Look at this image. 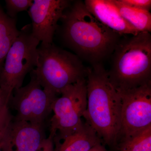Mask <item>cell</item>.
Segmentation results:
<instances>
[{
	"label": "cell",
	"instance_id": "22",
	"mask_svg": "<svg viewBox=\"0 0 151 151\" xmlns=\"http://www.w3.org/2000/svg\"><path fill=\"white\" fill-rule=\"evenodd\" d=\"M0 151H2L1 150V149H0Z\"/></svg>",
	"mask_w": 151,
	"mask_h": 151
},
{
	"label": "cell",
	"instance_id": "3",
	"mask_svg": "<svg viewBox=\"0 0 151 151\" xmlns=\"http://www.w3.org/2000/svg\"><path fill=\"white\" fill-rule=\"evenodd\" d=\"M108 71L111 83L119 92L151 83V35L142 32L121 37L111 55Z\"/></svg>",
	"mask_w": 151,
	"mask_h": 151
},
{
	"label": "cell",
	"instance_id": "17",
	"mask_svg": "<svg viewBox=\"0 0 151 151\" xmlns=\"http://www.w3.org/2000/svg\"><path fill=\"white\" fill-rule=\"evenodd\" d=\"M13 118L14 116L10 112L9 105H5L0 108V149L1 150L7 131Z\"/></svg>",
	"mask_w": 151,
	"mask_h": 151
},
{
	"label": "cell",
	"instance_id": "6",
	"mask_svg": "<svg viewBox=\"0 0 151 151\" xmlns=\"http://www.w3.org/2000/svg\"><path fill=\"white\" fill-rule=\"evenodd\" d=\"M60 94L52 105L54 115L50 120V136L54 138L58 132L63 140L83 124L81 118L87 107L86 78L67 86Z\"/></svg>",
	"mask_w": 151,
	"mask_h": 151
},
{
	"label": "cell",
	"instance_id": "21",
	"mask_svg": "<svg viewBox=\"0 0 151 151\" xmlns=\"http://www.w3.org/2000/svg\"><path fill=\"white\" fill-rule=\"evenodd\" d=\"M89 151H107L101 144H98Z\"/></svg>",
	"mask_w": 151,
	"mask_h": 151
},
{
	"label": "cell",
	"instance_id": "14",
	"mask_svg": "<svg viewBox=\"0 0 151 151\" xmlns=\"http://www.w3.org/2000/svg\"><path fill=\"white\" fill-rule=\"evenodd\" d=\"M124 19L139 32H151V14L149 11L124 5L119 0H113Z\"/></svg>",
	"mask_w": 151,
	"mask_h": 151
},
{
	"label": "cell",
	"instance_id": "13",
	"mask_svg": "<svg viewBox=\"0 0 151 151\" xmlns=\"http://www.w3.org/2000/svg\"><path fill=\"white\" fill-rule=\"evenodd\" d=\"M19 34L16 19L9 17L0 4V73L7 54Z\"/></svg>",
	"mask_w": 151,
	"mask_h": 151
},
{
	"label": "cell",
	"instance_id": "7",
	"mask_svg": "<svg viewBox=\"0 0 151 151\" xmlns=\"http://www.w3.org/2000/svg\"><path fill=\"white\" fill-rule=\"evenodd\" d=\"M119 92L122 110L118 145L151 126V83Z\"/></svg>",
	"mask_w": 151,
	"mask_h": 151
},
{
	"label": "cell",
	"instance_id": "19",
	"mask_svg": "<svg viewBox=\"0 0 151 151\" xmlns=\"http://www.w3.org/2000/svg\"><path fill=\"white\" fill-rule=\"evenodd\" d=\"M54 138L50 136L46 138L37 151H55L53 144Z\"/></svg>",
	"mask_w": 151,
	"mask_h": 151
},
{
	"label": "cell",
	"instance_id": "18",
	"mask_svg": "<svg viewBox=\"0 0 151 151\" xmlns=\"http://www.w3.org/2000/svg\"><path fill=\"white\" fill-rule=\"evenodd\" d=\"M124 5L138 9L150 12L151 8V0H119Z\"/></svg>",
	"mask_w": 151,
	"mask_h": 151
},
{
	"label": "cell",
	"instance_id": "8",
	"mask_svg": "<svg viewBox=\"0 0 151 151\" xmlns=\"http://www.w3.org/2000/svg\"><path fill=\"white\" fill-rule=\"evenodd\" d=\"M30 76L28 84L14 90L9 105L17 112L14 120L43 124L57 97L42 87L32 70Z\"/></svg>",
	"mask_w": 151,
	"mask_h": 151
},
{
	"label": "cell",
	"instance_id": "2",
	"mask_svg": "<svg viewBox=\"0 0 151 151\" xmlns=\"http://www.w3.org/2000/svg\"><path fill=\"white\" fill-rule=\"evenodd\" d=\"M87 107L84 116L105 144L118 143L122 101L102 63L88 68L86 77Z\"/></svg>",
	"mask_w": 151,
	"mask_h": 151
},
{
	"label": "cell",
	"instance_id": "1",
	"mask_svg": "<svg viewBox=\"0 0 151 151\" xmlns=\"http://www.w3.org/2000/svg\"><path fill=\"white\" fill-rule=\"evenodd\" d=\"M60 21L63 43L91 65L111 56L122 36L97 20L81 0L71 1Z\"/></svg>",
	"mask_w": 151,
	"mask_h": 151
},
{
	"label": "cell",
	"instance_id": "10",
	"mask_svg": "<svg viewBox=\"0 0 151 151\" xmlns=\"http://www.w3.org/2000/svg\"><path fill=\"white\" fill-rule=\"evenodd\" d=\"M46 139L43 124L13 119L2 146V151H37Z\"/></svg>",
	"mask_w": 151,
	"mask_h": 151
},
{
	"label": "cell",
	"instance_id": "5",
	"mask_svg": "<svg viewBox=\"0 0 151 151\" xmlns=\"http://www.w3.org/2000/svg\"><path fill=\"white\" fill-rule=\"evenodd\" d=\"M40 41L33 35L31 24L24 26L6 56L0 73V88L9 94L22 86L26 76L37 64Z\"/></svg>",
	"mask_w": 151,
	"mask_h": 151
},
{
	"label": "cell",
	"instance_id": "12",
	"mask_svg": "<svg viewBox=\"0 0 151 151\" xmlns=\"http://www.w3.org/2000/svg\"><path fill=\"white\" fill-rule=\"evenodd\" d=\"M97 133L86 122L73 134L65 138L55 151H89L101 144Z\"/></svg>",
	"mask_w": 151,
	"mask_h": 151
},
{
	"label": "cell",
	"instance_id": "11",
	"mask_svg": "<svg viewBox=\"0 0 151 151\" xmlns=\"http://www.w3.org/2000/svg\"><path fill=\"white\" fill-rule=\"evenodd\" d=\"M84 4L101 23L120 35H136L139 32L121 15L113 0H85Z\"/></svg>",
	"mask_w": 151,
	"mask_h": 151
},
{
	"label": "cell",
	"instance_id": "9",
	"mask_svg": "<svg viewBox=\"0 0 151 151\" xmlns=\"http://www.w3.org/2000/svg\"><path fill=\"white\" fill-rule=\"evenodd\" d=\"M71 1L35 0L28 14L32 20L33 35L41 43H52L58 22Z\"/></svg>",
	"mask_w": 151,
	"mask_h": 151
},
{
	"label": "cell",
	"instance_id": "4",
	"mask_svg": "<svg viewBox=\"0 0 151 151\" xmlns=\"http://www.w3.org/2000/svg\"><path fill=\"white\" fill-rule=\"evenodd\" d=\"M87 70L77 55L52 42L38 46L37 64L32 71L44 89L57 95L67 86L86 78Z\"/></svg>",
	"mask_w": 151,
	"mask_h": 151
},
{
	"label": "cell",
	"instance_id": "20",
	"mask_svg": "<svg viewBox=\"0 0 151 151\" xmlns=\"http://www.w3.org/2000/svg\"><path fill=\"white\" fill-rule=\"evenodd\" d=\"M12 94H9L0 88V108L5 105H9Z\"/></svg>",
	"mask_w": 151,
	"mask_h": 151
},
{
	"label": "cell",
	"instance_id": "16",
	"mask_svg": "<svg viewBox=\"0 0 151 151\" xmlns=\"http://www.w3.org/2000/svg\"><path fill=\"white\" fill-rule=\"evenodd\" d=\"M7 14L11 18L16 19L17 14L27 11L32 5V0H6Z\"/></svg>",
	"mask_w": 151,
	"mask_h": 151
},
{
	"label": "cell",
	"instance_id": "15",
	"mask_svg": "<svg viewBox=\"0 0 151 151\" xmlns=\"http://www.w3.org/2000/svg\"><path fill=\"white\" fill-rule=\"evenodd\" d=\"M119 146L120 151H151V126Z\"/></svg>",
	"mask_w": 151,
	"mask_h": 151
}]
</instances>
